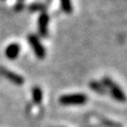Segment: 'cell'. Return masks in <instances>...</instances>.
I'll return each mask as SVG.
<instances>
[{
    "instance_id": "6da1fadb",
    "label": "cell",
    "mask_w": 127,
    "mask_h": 127,
    "mask_svg": "<svg viewBox=\"0 0 127 127\" xmlns=\"http://www.w3.org/2000/svg\"><path fill=\"white\" fill-rule=\"evenodd\" d=\"M88 97L83 93H73L62 95L59 98V102L63 105H82L87 102Z\"/></svg>"
},
{
    "instance_id": "7c38bea8",
    "label": "cell",
    "mask_w": 127,
    "mask_h": 127,
    "mask_svg": "<svg viewBox=\"0 0 127 127\" xmlns=\"http://www.w3.org/2000/svg\"><path fill=\"white\" fill-rule=\"evenodd\" d=\"M105 124H106V125H108V126H111V127H122V125H121V124L114 123L113 121H106V122H105Z\"/></svg>"
},
{
    "instance_id": "7a4b0ae2",
    "label": "cell",
    "mask_w": 127,
    "mask_h": 127,
    "mask_svg": "<svg viewBox=\"0 0 127 127\" xmlns=\"http://www.w3.org/2000/svg\"><path fill=\"white\" fill-rule=\"evenodd\" d=\"M105 88H108L111 95L113 96L114 99H116L117 101H120V102H124L125 101V94L124 92L121 90V88L115 84V82L108 78V77H104L102 79V82H101Z\"/></svg>"
},
{
    "instance_id": "9c48e42d",
    "label": "cell",
    "mask_w": 127,
    "mask_h": 127,
    "mask_svg": "<svg viewBox=\"0 0 127 127\" xmlns=\"http://www.w3.org/2000/svg\"><path fill=\"white\" fill-rule=\"evenodd\" d=\"M60 5H61L62 10L65 13H67V14L72 13L73 7H72L71 0H60Z\"/></svg>"
},
{
    "instance_id": "3957f363",
    "label": "cell",
    "mask_w": 127,
    "mask_h": 127,
    "mask_svg": "<svg viewBox=\"0 0 127 127\" xmlns=\"http://www.w3.org/2000/svg\"><path fill=\"white\" fill-rule=\"evenodd\" d=\"M28 41H29L30 46L33 48V51H34L36 57L38 59H43L46 55V51H45V48L42 45L41 41L39 40V38L34 34H29Z\"/></svg>"
},
{
    "instance_id": "277c9868",
    "label": "cell",
    "mask_w": 127,
    "mask_h": 127,
    "mask_svg": "<svg viewBox=\"0 0 127 127\" xmlns=\"http://www.w3.org/2000/svg\"><path fill=\"white\" fill-rule=\"evenodd\" d=\"M0 75H2L6 79H8L11 83L18 85V86L23 85V83H24V78L21 75L13 72L11 70H8L3 66H0Z\"/></svg>"
},
{
    "instance_id": "ba28073f",
    "label": "cell",
    "mask_w": 127,
    "mask_h": 127,
    "mask_svg": "<svg viewBox=\"0 0 127 127\" xmlns=\"http://www.w3.org/2000/svg\"><path fill=\"white\" fill-rule=\"evenodd\" d=\"M32 98H33V102L35 104H40L42 102L43 93H42V90L39 86L33 87V89H32Z\"/></svg>"
},
{
    "instance_id": "5b68a950",
    "label": "cell",
    "mask_w": 127,
    "mask_h": 127,
    "mask_svg": "<svg viewBox=\"0 0 127 127\" xmlns=\"http://www.w3.org/2000/svg\"><path fill=\"white\" fill-rule=\"evenodd\" d=\"M48 23H49V16L47 13H41L38 18V31L42 37L48 36Z\"/></svg>"
},
{
    "instance_id": "30bf717a",
    "label": "cell",
    "mask_w": 127,
    "mask_h": 127,
    "mask_svg": "<svg viewBox=\"0 0 127 127\" xmlns=\"http://www.w3.org/2000/svg\"><path fill=\"white\" fill-rule=\"evenodd\" d=\"M29 10L30 11H33V12H35V11H42V10H44V5L39 4V3L31 4L29 6Z\"/></svg>"
},
{
    "instance_id": "52a82bcc",
    "label": "cell",
    "mask_w": 127,
    "mask_h": 127,
    "mask_svg": "<svg viewBox=\"0 0 127 127\" xmlns=\"http://www.w3.org/2000/svg\"><path fill=\"white\" fill-rule=\"evenodd\" d=\"M89 87H90L93 91L97 92L98 94H106V93H107L106 88L104 87V85H103L101 82H98V81H95V80L90 81Z\"/></svg>"
},
{
    "instance_id": "4fadbf2b",
    "label": "cell",
    "mask_w": 127,
    "mask_h": 127,
    "mask_svg": "<svg viewBox=\"0 0 127 127\" xmlns=\"http://www.w3.org/2000/svg\"><path fill=\"white\" fill-rule=\"evenodd\" d=\"M19 1H23V0H19Z\"/></svg>"
},
{
    "instance_id": "8992f818",
    "label": "cell",
    "mask_w": 127,
    "mask_h": 127,
    "mask_svg": "<svg viewBox=\"0 0 127 127\" xmlns=\"http://www.w3.org/2000/svg\"><path fill=\"white\" fill-rule=\"evenodd\" d=\"M19 53H20V45L18 43H11L5 48V56L10 60L16 59Z\"/></svg>"
},
{
    "instance_id": "8fae6325",
    "label": "cell",
    "mask_w": 127,
    "mask_h": 127,
    "mask_svg": "<svg viewBox=\"0 0 127 127\" xmlns=\"http://www.w3.org/2000/svg\"><path fill=\"white\" fill-rule=\"evenodd\" d=\"M23 8H24V3L21 2V1H19L14 6V10H16V11H21V10H23Z\"/></svg>"
}]
</instances>
